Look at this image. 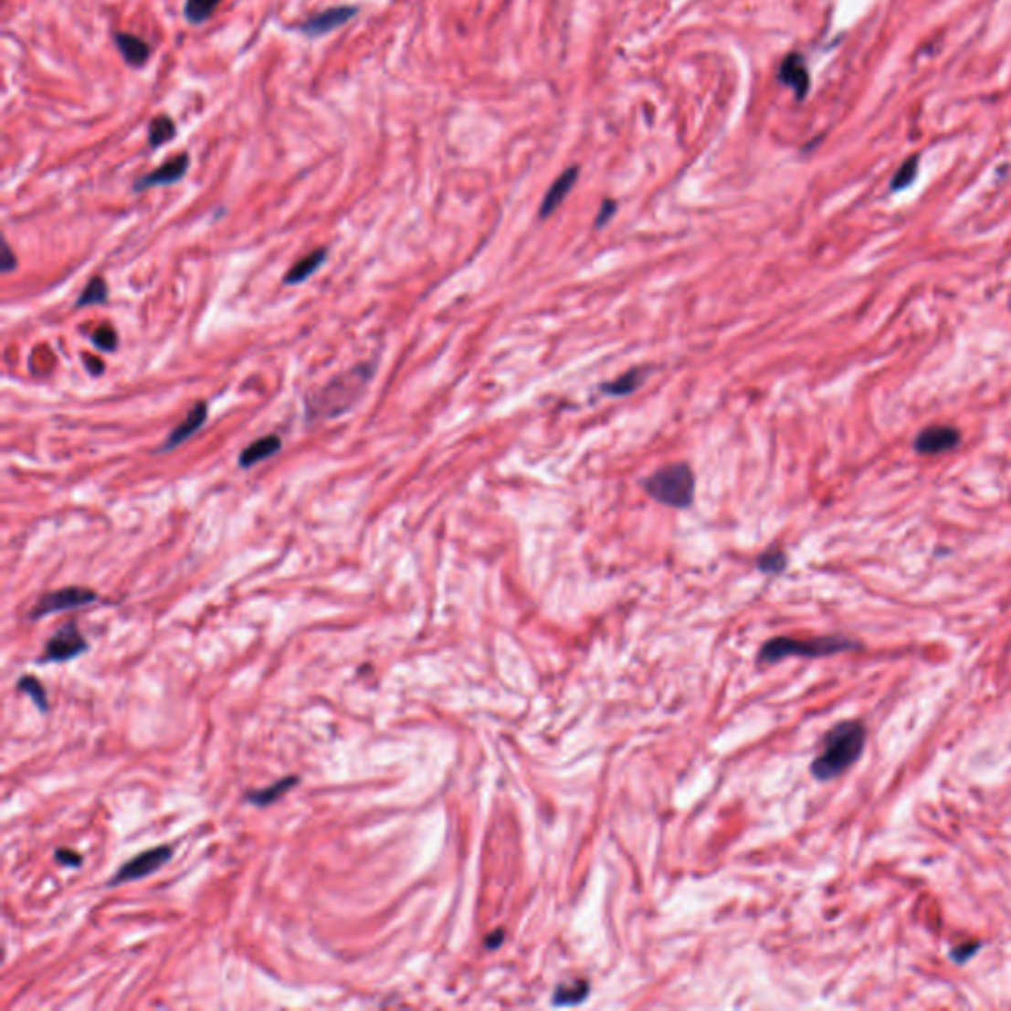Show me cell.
<instances>
[{
    "instance_id": "1",
    "label": "cell",
    "mask_w": 1011,
    "mask_h": 1011,
    "mask_svg": "<svg viewBox=\"0 0 1011 1011\" xmlns=\"http://www.w3.org/2000/svg\"><path fill=\"white\" fill-rule=\"evenodd\" d=\"M375 375V363H358L342 374L334 375L319 389L304 395V417L309 423L321 419H336L354 409L363 397L365 389Z\"/></svg>"
},
{
    "instance_id": "2",
    "label": "cell",
    "mask_w": 1011,
    "mask_h": 1011,
    "mask_svg": "<svg viewBox=\"0 0 1011 1011\" xmlns=\"http://www.w3.org/2000/svg\"><path fill=\"white\" fill-rule=\"evenodd\" d=\"M868 731L859 721H842L827 731L822 751L812 763V774L826 783L844 774L854 764L866 747Z\"/></svg>"
},
{
    "instance_id": "3",
    "label": "cell",
    "mask_w": 1011,
    "mask_h": 1011,
    "mask_svg": "<svg viewBox=\"0 0 1011 1011\" xmlns=\"http://www.w3.org/2000/svg\"><path fill=\"white\" fill-rule=\"evenodd\" d=\"M642 486L658 504L686 510L691 506L693 494H696V477L686 462H676V465L652 472L648 479H644Z\"/></svg>"
},
{
    "instance_id": "4",
    "label": "cell",
    "mask_w": 1011,
    "mask_h": 1011,
    "mask_svg": "<svg viewBox=\"0 0 1011 1011\" xmlns=\"http://www.w3.org/2000/svg\"><path fill=\"white\" fill-rule=\"evenodd\" d=\"M858 648H859V642L846 637H822V638H808V640L778 637L766 642L761 648L759 662L774 664L788 656L820 658V656H832V654L849 652Z\"/></svg>"
},
{
    "instance_id": "5",
    "label": "cell",
    "mask_w": 1011,
    "mask_h": 1011,
    "mask_svg": "<svg viewBox=\"0 0 1011 1011\" xmlns=\"http://www.w3.org/2000/svg\"><path fill=\"white\" fill-rule=\"evenodd\" d=\"M97 599H100L97 593L93 589H88V587L56 589V591H50V593H44L40 596L38 603H36L34 608L30 611V618L40 620V618L50 616L54 613H64V611H71V608L88 606V605L95 603Z\"/></svg>"
},
{
    "instance_id": "6",
    "label": "cell",
    "mask_w": 1011,
    "mask_h": 1011,
    "mask_svg": "<svg viewBox=\"0 0 1011 1011\" xmlns=\"http://www.w3.org/2000/svg\"><path fill=\"white\" fill-rule=\"evenodd\" d=\"M170 858H173V848H170V846H158V848L144 849L142 854H139L132 859H129L127 863H123V866L119 868L117 875L113 877L111 881H109V885L115 887L119 883L144 879V877H149V875H153V873H156L158 869H161L163 866H166V863L170 861Z\"/></svg>"
},
{
    "instance_id": "7",
    "label": "cell",
    "mask_w": 1011,
    "mask_h": 1011,
    "mask_svg": "<svg viewBox=\"0 0 1011 1011\" xmlns=\"http://www.w3.org/2000/svg\"><path fill=\"white\" fill-rule=\"evenodd\" d=\"M88 650V640L83 638L76 623H68L58 628L56 635L46 642L44 654L38 658V664L47 662H69Z\"/></svg>"
},
{
    "instance_id": "8",
    "label": "cell",
    "mask_w": 1011,
    "mask_h": 1011,
    "mask_svg": "<svg viewBox=\"0 0 1011 1011\" xmlns=\"http://www.w3.org/2000/svg\"><path fill=\"white\" fill-rule=\"evenodd\" d=\"M208 413H210L208 401H196V404L192 405V409L186 413L184 421L176 425V427L168 433L166 441L156 448V453H170V450L184 445L188 438H192L204 427L205 421H208Z\"/></svg>"
},
{
    "instance_id": "9",
    "label": "cell",
    "mask_w": 1011,
    "mask_h": 1011,
    "mask_svg": "<svg viewBox=\"0 0 1011 1011\" xmlns=\"http://www.w3.org/2000/svg\"><path fill=\"white\" fill-rule=\"evenodd\" d=\"M960 445V431L950 425H934L919 433L915 450L919 455H941Z\"/></svg>"
},
{
    "instance_id": "10",
    "label": "cell",
    "mask_w": 1011,
    "mask_h": 1011,
    "mask_svg": "<svg viewBox=\"0 0 1011 1011\" xmlns=\"http://www.w3.org/2000/svg\"><path fill=\"white\" fill-rule=\"evenodd\" d=\"M188 166H190V156L186 153H182L176 158H173V161L164 163L163 166H158L156 170H153V173L139 178L135 182V190L141 192V190H149V188H154V186L176 184V182H180L182 178H184Z\"/></svg>"
},
{
    "instance_id": "11",
    "label": "cell",
    "mask_w": 1011,
    "mask_h": 1011,
    "mask_svg": "<svg viewBox=\"0 0 1011 1011\" xmlns=\"http://www.w3.org/2000/svg\"><path fill=\"white\" fill-rule=\"evenodd\" d=\"M358 12L356 6H334V8H328L324 12H319V15L309 18L307 22L300 24V30L307 34V36H324L328 32H332L340 26H344V24L348 20L354 18V15Z\"/></svg>"
},
{
    "instance_id": "12",
    "label": "cell",
    "mask_w": 1011,
    "mask_h": 1011,
    "mask_svg": "<svg viewBox=\"0 0 1011 1011\" xmlns=\"http://www.w3.org/2000/svg\"><path fill=\"white\" fill-rule=\"evenodd\" d=\"M281 448H283V441H281V437H277V435H265L261 438H255L253 443H249L239 453L237 465L243 470L253 469V467H258L259 462L275 457Z\"/></svg>"
},
{
    "instance_id": "13",
    "label": "cell",
    "mask_w": 1011,
    "mask_h": 1011,
    "mask_svg": "<svg viewBox=\"0 0 1011 1011\" xmlns=\"http://www.w3.org/2000/svg\"><path fill=\"white\" fill-rule=\"evenodd\" d=\"M579 178V168H567L565 173L562 176H557L553 184L550 186V190H547V194L543 196V202L540 205V217L545 219L550 217L559 205L563 204V200L569 196V192L574 190L575 182Z\"/></svg>"
},
{
    "instance_id": "14",
    "label": "cell",
    "mask_w": 1011,
    "mask_h": 1011,
    "mask_svg": "<svg viewBox=\"0 0 1011 1011\" xmlns=\"http://www.w3.org/2000/svg\"><path fill=\"white\" fill-rule=\"evenodd\" d=\"M778 79H781L785 85H788V88L796 93V97L802 100V97L810 90V76L802 56L798 54L786 56L783 59L781 69H778Z\"/></svg>"
},
{
    "instance_id": "15",
    "label": "cell",
    "mask_w": 1011,
    "mask_h": 1011,
    "mask_svg": "<svg viewBox=\"0 0 1011 1011\" xmlns=\"http://www.w3.org/2000/svg\"><path fill=\"white\" fill-rule=\"evenodd\" d=\"M326 259H328V249H326V247H319V249H314V251L307 253V255H304V258H300V259H299L295 265H292L290 269L285 273L283 283L289 285V287H295V285H300V283H304V281H309V279L324 265Z\"/></svg>"
},
{
    "instance_id": "16",
    "label": "cell",
    "mask_w": 1011,
    "mask_h": 1011,
    "mask_svg": "<svg viewBox=\"0 0 1011 1011\" xmlns=\"http://www.w3.org/2000/svg\"><path fill=\"white\" fill-rule=\"evenodd\" d=\"M115 44L119 47L121 56H123V59L129 66L141 68V66H144L146 62H149L151 47H149V44L142 42L141 38H137V36L127 34V32H119V34H115Z\"/></svg>"
},
{
    "instance_id": "17",
    "label": "cell",
    "mask_w": 1011,
    "mask_h": 1011,
    "mask_svg": "<svg viewBox=\"0 0 1011 1011\" xmlns=\"http://www.w3.org/2000/svg\"><path fill=\"white\" fill-rule=\"evenodd\" d=\"M297 783H299L297 776H285V778H281V781H277L271 786L261 788V790H251V793H247V800L253 802L255 806H259V808L271 806V804H275L279 798H283Z\"/></svg>"
},
{
    "instance_id": "18",
    "label": "cell",
    "mask_w": 1011,
    "mask_h": 1011,
    "mask_svg": "<svg viewBox=\"0 0 1011 1011\" xmlns=\"http://www.w3.org/2000/svg\"><path fill=\"white\" fill-rule=\"evenodd\" d=\"M644 377H647V372H642V370L637 368V370H630L623 375H618L616 380H613V382L603 384L601 389H603V394H606V395L625 397V395H630V394L637 392V389L642 385Z\"/></svg>"
},
{
    "instance_id": "19",
    "label": "cell",
    "mask_w": 1011,
    "mask_h": 1011,
    "mask_svg": "<svg viewBox=\"0 0 1011 1011\" xmlns=\"http://www.w3.org/2000/svg\"><path fill=\"white\" fill-rule=\"evenodd\" d=\"M109 300V287L103 277L95 275L90 279V283L83 287L81 295L76 300V309H88L97 307V304H105Z\"/></svg>"
},
{
    "instance_id": "20",
    "label": "cell",
    "mask_w": 1011,
    "mask_h": 1011,
    "mask_svg": "<svg viewBox=\"0 0 1011 1011\" xmlns=\"http://www.w3.org/2000/svg\"><path fill=\"white\" fill-rule=\"evenodd\" d=\"M589 994V984L583 980H575L569 984L557 985L553 992V1006H575L581 1004Z\"/></svg>"
},
{
    "instance_id": "21",
    "label": "cell",
    "mask_w": 1011,
    "mask_h": 1011,
    "mask_svg": "<svg viewBox=\"0 0 1011 1011\" xmlns=\"http://www.w3.org/2000/svg\"><path fill=\"white\" fill-rule=\"evenodd\" d=\"M174 135H176V129H174L173 121H170V117L161 115V117L153 119V123L149 127V142H151L153 149H158V146H163L168 141H173Z\"/></svg>"
},
{
    "instance_id": "22",
    "label": "cell",
    "mask_w": 1011,
    "mask_h": 1011,
    "mask_svg": "<svg viewBox=\"0 0 1011 1011\" xmlns=\"http://www.w3.org/2000/svg\"><path fill=\"white\" fill-rule=\"evenodd\" d=\"M219 3H222V0H186L184 16L192 24H202L204 20H208L214 15V10L219 6Z\"/></svg>"
},
{
    "instance_id": "23",
    "label": "cell",
    "mask_w": 1011,
    "mask_h": 1011,
    "mask_svg": "<svg viewBox=\"0 0 1011 1011\" xmlns=\"http://www.w3.org/2000/svg\"><path fill=\"white\" fill-rule=\"evenodd\" d=\"M18 690L20 691H26L28 696L32 698V701L38 705V710L42 713H46L47 710H50V703H47V696H46V690L44 686L40 684L38 678L34 676H22L20 681H18Z\"/></svg>"
},
{
    "instance_id": "24",
    "label": "cell",
    "mask_w": 1011,
    "mask_h": 1011,
    "mask_svg": "<svg viewBox=\"0 0 1011 1011\" xmlns=\"http://www.w3.org/2000/svg\"><path fill=\"white\" fill-rule=\"evenodd\" d=\"M91 342L97 350H101V352H115L117 346H119V334L115 331V326H111V324L97 326L93 331V334H91Z\"/></svg>"
},
{
    "instance_id": "25",
    "label": "cell",
    "mask_w": 1011,
    "mask_h": 1011,
    "mask_svg": "<svg viewBox=\"0 0 1011 1011\" xmlns=\"http://www.w3.org/2000/svg\"><path fill=\"white\" fill-rule=\"evenodd\" d=\"M757 567L763 571V574H769V575H778L783 574V571L786 569V553L783 550H769L764 552L759 562H757Z\"/></svg>"
},
{
    "instance_id": "26",
    "label": "cell",
    "mask_w": 1011,
    "mask_h": 1011,
    "mask_svg": "<svg viewBox=\"0 0 1011 1011\" xmlns=\"http://www.w3.org/2000/svg\"><path fill=\"white\" fill-rule=\"evenodd\" d=\"M917 170H919V156H911L909 161L899 168V173L895 174V178L891 182V188L893 190H903V188L911 186L912 180L917 178Z\"/></svg>"
},
{
    "instance_id": "27",
    "label": "cell",
    "mask_w": 1011,
    "mask_h": 1011,
    "mask_svg": "<svg viewBox=\"0 0 1011 1011\" xmlns=\"http://www.w3.org/2000/svg\"><path fill=\"white\" fill-rule=\"evenodd\" d=\"M16 265H18V261H16L15 251H12L10 243H5L3 255H0V271H3L5 275H8V273H12L16 269Z\"/></svg>"
},
{
    "instance_id": "28",
    "label": "cell",
    "mask_w": 1011,
    "mask_h": 1011,
    "mask_svg": "<svg viewBox=\"0 0 1011 1011\" xmlns=\"http://www.w3.org/2000/svg\"><path fill=\"white\" fill-rule=\"evenodd\" d=\"M56 861L64 863L66 868H78V866H81V856L76 854V851H71V849H58L56 851Z\"/></svg>"
},
{
    "instance_id": "29",
    "label": "cell",
    "mask_w": 1011,
    "mask_h": 1011,
    "mask_svg": "<svg viewBox=\"0 0 1011 1011\" xmlns=\"http://www.w3.org/2000/svg\"><path fill=\"white\" fill-rule=\"evenodd\" d=\"M978 948H980L978 943L958 946V948L953 950V960H956L958 964H962V962H966V960H970L974 954H976V953H978Z\"/></svg>"
},
{
    "instance_id": "30",
    "label": "cell",
    "mask_w": 1011,
    "mask_h": 1011,
    "mask_svg": "<svg viewBox=\"0 0 1011 1011\" xmlns=\"http://www.w3.org/2000/svg\"><path fill=\"white\" fill-rule=\"evenodd\" d=\"M615 210H616V202H613V200H605L603 205H601V212H599V217H596V224H595V226H596V227H603V226L608 222V219L613 217Z\"/></svg>"
},
{
    "instance_id": "31",
    "label": "cell",
    "mask_w": 1011,
    "mask_h": 1011,
    "mask_svg": "<svg viewBox=\"0 0 1011 1011\" xmlns=\"http://www.w3.org/2000/svg\"><path fill=\"white\" fill-rule=\"evenodd\" d=\"M83 363L85 368L90 370L91 375H101L103 370H105V363L101 358H95V356H83Z\"/></svg>"
},
{
    "instance_id": "32",
    "label": "cell",
    "mask_w": 1011,
    "mask_h": 1011,
    "mask_svg": "<svg viewBox=\"0 0 1011 1011\" xmlns=\"http://www.w3.org/2000/svg\"><path fill=\"white\" fill-rule=\"evenodd\" d=\"M502 943H504V931H494V932H492V936H489V939H486V941H484L486 948H490V950L498 948V946H500Z\"/></svg>"
}]
</instances>
